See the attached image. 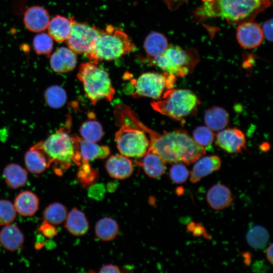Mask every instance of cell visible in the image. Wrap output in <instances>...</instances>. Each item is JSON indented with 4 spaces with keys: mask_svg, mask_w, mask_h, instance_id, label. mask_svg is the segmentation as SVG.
Returning a JSON list of instances; mask_svg holds the SVG:
<instances>
[{
    "mask_svg": "<svg viewBox=\"0 0 273 273\" xmlns=\"http://www.w3.org/2000/svg\"><path fill=\"white\" fill-rule=\"evenodd\" d=\"M200 104V100L192 91L176 88L167 89L162 99L151 103L156 111L178 120L195 112Z\"/></svg>",
    "mask_w": 273,
    "mask_h": 273,
    "instance_id": "cell-5",
    "label": "cell"
},
{
    "mask_svg": "<svg viewBox=\"0 0 273 273\" xmlns=\"http://www.w3.org/2000/svg\"><path fill=\"white\" fill-rule=\"evenodd\" d=\"M138 163L143 167L146 174L150 177L158 178L166 170V162L157 153L148 149Z\"/></svg>",
    "mask_w": 273,
    "mask_h": 273,
    "instance_id": "cell-18",
    "label": "cell"
},
{
    "mask_svg": "<svg viewBox=\"0 0 273 273\" xmlns=\"http://www.w3.org/2000/svg\"><path fill=\"white\" fill-rule=\"evenodd\" d=\"M3 175L7 185L13 189L24 186L28 179L27 170L15 163L8 164L4 170Z\"/></svg>",
    "mask_w": 273,
    "mask_h": 273,
    "instance_id": "cell-27",
    "label": "cell"
},
{
    "mask_svg": "<svg viewBox=\"0 0 273 273\" xmlns=\"http://www.w3.org/2000/svg\"><path fill=\"white\" fill-rule=\"evenodd\" d=\"M129 121L145 132L150 142L149 149L157 153L166 162H182L190 164L206 153L205 149L184 130L159 133L144 124L135 114L130 115Z\"/></svg>",
    "mask_w": 273,
    "mask_h": 273,
    "instance_id": "cell-1",
    "label": "cell"
},
{
    "mask_svg": "<svg viewBox=\"0 0 273 273\" xmlns=\"http://www.w3.org/2000/svg\"><path fill=\"white\" fill-rule=\"evenodd\" d=\"M24 161L28 170L34 174L43 172L52 162L39 143L31 147L26 152Z\"/></svg>",
    "mask_w": 273,
    "mask_h": 273,
    "instance_id": "cell-14",
    "label": "cell"
},
{
    "mask_svg": "<svg viewBox=\"0 0 273 273\" xmlns=\"http://www.w3.org/2000/svg\"><path fill=\"white\" fill-rule=\"evenodd\" d=\"M39 230L42 234L47 237H52L57 234V230L54 225L46 221H44Z\"/></svg>",
    "mask_w": 273,
    "mask_h": 273,
    "instance_id": "cell-40",
    "label": "cell"
},
{
    "mask_svg": "<svg viewBox=\"0 0 273 273\" xmlns=\"http://www.w3.org/2000/svg\"><path fill=\"white\" fill-rule=\"evenodd\" d=\"M71 19L57 15L50 20L47 29L48 34L53 40L58 42L66 41L71 31Z\"/></svg>",
    "mask_w": 273,
    "mask_h": 273,
    "instance_id": "cell-21",
    "label": "cell"
},
{
    "mask_svg": "<svg viewBox=\"0 0 273 273\" xmlns=\"http://www.w3.org/2000/svg\"><path fill=\"white\" fill-rule=\"evenodd\" d=\"M48 11L39 6L29 7L25 12L23 22L26 28L33 32H41L47 29L50 22Z\"/></svg>",
    "mask_w": 273,
    "mask_h": 273,
    "instance_id": "cell-13",
    "label": "cell"
},
{
    "mask_svg": "<svg viewBox=\"0 0 273 273\" xmlns=\"http://www.w3.org/2000/svg\"><path fill=\"white\" fill-rule=\"evenodd\" d=\"M120 126L115 133V142L120 153L127 157L140 158L147 152L150 142L147 134L128 122L116 118Z\"/></svg>",
    "mask_w": 273,
    "mask_h": 273,
    "instance_id": "cell-7",
    "label": "cell"
},
{
    "mask_svg": "<svg viewBox=\"0 0 273 273\" xmlns=\"http://www.w3.org/2000/svg\"><path fill=\"white\" fill-rule=\"evenodd\" d=\"M198 160L191 173L190 181L193 183L218 170L221 166L220 159L215 155L205 156Z\"/></svg>",
    "mask_w": 273,
    "mask_h": 273,
    "instance_id": "cell-20",
    "label": "cell"
},
{
    "mask_svg": "<svg viewBox=\"0 0 273 273\" xmlns=\"http://www.w3.org/2000/svg\"><path fill=\"white\" fill-rule=\"evenodd\" d=\"M270 0H203L196 14L201 18L220 17L232 24L252 21L267 8Z\"/></svg>",
    "mask_w": 273,
    "mask_h": 273,
    "instance_id": "cell-2",
    "label": "cell"
},
{
    "mask_svg": "<svg viewBox=\"0 0 273 273\" xmlns=\"http://www.w3.org/2000/svg\"><path fill=\"white\" fill-rule=\"evenodd\" d=\"M183 189L182 187H179L177 189L178 190V191L176 190V193L178 195H180L183 192V190L181 191V190Z\"/></svg>",
    "mask_w": 273,
    "mask_h": 273,
    "instance_id": "cell-44",
    "label": "cell"
},
{
    "mask_svg": "<svg viewBox=\"0 0 273 273\" xmlns=\"http://www.w3.org/2000/svg\"><path fill=\"white\" fill-rule=\"evenodd\" d=\"M120 270L119 268L114 264H108L102 266L99 272H120Z\"/></svg>",
    "mask_w": 273,
    "mask_h": 273,
    "instance_id": "cell-41",
    "label": "cell"
},
{
    "mask_svg": "<svg viewBox=\"0 0 273 273\" xmlns=\"http://www.w3.org/2000/svg\"><path fill=\"white\" fill-rule=\"evenodd\" d=\"M39 204V199L34 193L30 191H25L16 197L14 206L20 215L31 216L38 210Z\"/></svg>",
    "mask_w": 273,
    "mask_h": 273,
    "instance_id": "cell-22",
    "label": "cell"
},
{
    "mask_svg": "<svg viewBox=\"0 0 273 273\" xmlns=\"http://www.w3.org/2000/svg\"><path fill=\"white\" fill-rule=\"evenodd\" d=\"M79 151L81 161L89 162L98 159H104L110 154L107 146L99 145L78 136Z\"/></svg>",
    "mask_w": 273,
    "mask_h": 273,
    "instance_id": "cell-23",
    "label": "cell"
},
{
    "mask_svg": "<svg viewBox=\"0 0 273 273\" xmlns=\"http://www.w3.org/2000/svg\"><path fill=\"white\" fill-rule=\"evenodd\" d=\"M214 133L207 126H200L195 128L193 133V139L205 149L212 145L214 140Z\"/></svg>",
    "mask_w": 273,
    "mask_h": 273,
    "instance_id": "cell-34",
    "label": "cell"
},
{
    "mask_svg": "<svg viewBox=\"0 0 273 273\" xmlns=\"http://www.w3.org/2000/svg\"><path fill=\"white\" fill-rule=\"evenodd\" d=\"M106 168L110 176L117 179L129 177L133 170L132 161L122 154L110 156L106 161Z\"/></svg>",
    "mask_w": 273,
    "mask_h": 273,
    "instance_id": "cell-16",
    "label": "cell"
},
{
    "mask_svg": "<svg viewBox=\"0 0 273 273\" xmlns=\"http://www.w3.org/2000/svg\"><path fill=\"white\" fill-rule=\"evenodd\" d=\"M24 236L15 224L5 225L0 231V244L6 250L14 251L22 248Z\"/></svg>",
    "mask_w": 273,
    "mask_h": 273,
    "instance_id": "cell-19",
    "label": "cell"
},
{
    "mask_svg": "<svg viewBox=\"0 0 273 273\" xmlns=\"http://www.w3.org/2000/svg\"><path fill=\"white\" fill-rule=\"evenodd\" d=\"M245 263L246 264H249L251 261V257L249 256V254L245 253L244 255Z\"/></svg>",
    "mask_w": 273,
    "mask_h": 273,
    "instance_id": "cell-43",
    "label": "cell"
},
{
    "mask_svg": "<svg viewBox=\"0 0 273 273\" xmlns=\"http://www.w3.org/2000/svg\"><path fill=\"white\" fill-rule=\"evenodd\" d=\"M47 104L53 108L63 107L66 102L67 95L65 90L59 85H52L47 88L44 93Z\"/></svg>",
    "mask_w": 273,
    "mask_h": 273,
    "instance_id": "cell-32",
    "label": "cell"
},
{
    "mask_svg": "<svg viewBox=\"0 0 273 273\" xmlns=\"http://www.w3.org/2000/svg\"><path fill=\"white\" fill-rule=\"evenodd\" d=\"M65 123L63 127L45 141L39 142L52 162L64 169L68 168L73 162L79 165L81 164L78 136L76 135L71 136L69 134L71 124L70 116Z\"/></svg>",
    "mask_w": 273,
    "mask_h": 273,
    "instance_id": "cell-3",
    "label": "cell"
},
{
    "mask_svg": "<svg viewBox=\"0 0 273 273\" xmlns=\"http://www.w3.org/2000/svg\"><path fill=\"white\" fill-rule=\"evenodd\" d=\"M149 62L167 73L180 77L190 73L196 64L186 51L176 45L168 46L163 54Z\"/></svg>",
    "mask_w": 273,
    "mask_h": 273,
    "instance_id": "cell-8",
    "label": "cell"
},
{
    "mask_svg": "<svg viewBox=\"0 0 273 273\" xmlns=\"http://www.w3.org/2000/svg\"><path fill=\"white\" fill-rule=\"evenodd\" d=\"M65 227L70 233L78 236L87 232L89 225L84 213L76 208H73L67 215Z\"/></svg>",
    "mask_w": 273,
    "mask_h": 273,
    "instance_id": "cell-24",
    "label": "cell"
},
{
    "mask_svg": "<svg viewBox=\"0 0 273 273\" xmlns=\"http://www.w3.org/2000/svg\"><path fill=\"white\" fill-rule=\"evenodd\" d=\"M217 145L226 152L236 153L246 148L243 132L236 128H229L219 132L216 135Z\"/></svg>",
    "mask_w": 273,
    "mask_h": 273,
    "instance_id": "cell-12",
    "label": "cell"
},
{
    "mask_svg": "<svg viewBox=\"0 0 273 273\" xmlns=\"http://www.w3.org/2000/svg\"><path fill=\"white\" fill-rule=\"evenodd\" d=\"M266 255L267 259L272 264V244H271L266 249Z\"/></svg>",
    "mask_w": 273,
    "mask_h": 273,
    "instance_id": "cell-42",
    "label": "cell"
},
{
    "mask_svg": "<svg viewBox=\"0 0 273 273\" xmlns=\"http://www.w3.org/2000/svg\"><path fill=\"white\" fill-rule=\"evenodd\" d=\"M269 235L264 227L254 225L250 227L246 234V240L249 246L254 249H262L267 245Z\"/></svg>",
    "mask_w": 273,
    "mask_h": 273,
    "instance_id": "cell-29",
    "label": "cell"
},
{
    "mask_svg": "<svg viewBox=\"0 0 273 273\" xmlns=\"http://www.w3.org/2000/svg\"><path fill=\"white\" fill-rule=\"evenodd\" d=\"M32 45L37 55L49 56L53 49V39L49 34L40 32L34 36Z\"/></svg>",
    "mask_w": 273,
    "mask_h": 273,
    "instance_id": "cell-33",
    "label": "cell"
},
{
    "mask_svg": "<svg viewBox=\"0 0 273 273\" xmlns=\"http://www.w3.org/2000/svg\"><path fill=\"white\" fill-rule=\"evenodd\" d=\"M50 65L57 73H65L73 70L77 63L76 53L70 48L62 47L57 49L50 56Z\"/></svg>",
    "mask_w": 273,
    "mask_h": 273,
    "instance_id": "cell-15",
    "label": "cell"
},
{
    "mask_svg": "<svg viewBox=\"0 0 273 273\" xmlns=\"http://www.w3.org/2000/svg\"><path fill=\"white\" fill-rule=\"evenodd\" d=\"M206 200L212 209L222 210L230 206L232 202L231 191L224 185L215 184L208 190Z\"/></svg>",
    "mask_w": 273,
    "mask_h": 273,
    "instance_id": "cell-17",
    "label": "cell"
},
{
    "mask_svg": "<svg viewBox=\"0 0 273 273\" xmlns=\"http://www.w3.org/2000/svg\"><path fill=\"white\" fill-rule=\"evenodd\" d=\"M118 223L111 217H104L100 219L95 226L96 236L104 241L113 240L118 235Z\"/></svg>",
    "mask_w": 273,
    "mask_h": 273,
    "instance_id": "cell-28",
    "label": "cell"
},
{
    "mask_svg": "<svg viewBox=\"0 0 273 273\" xmlns=\"http://www.w3.org/2000/svg\"><path fill=\"white\" fill-rule=\"evenodd\" d=\"M85 93L95 105L102 100L111 102L115 91L108 73L92 62L80 64L77 74Z\"/></svg>",
    "mask_w": 273,
    "mask_h": 273,
    "instance_id": "cell-6",
    "label": "cell"
},
{
    "mask_svg": "<svg viewBox=\"0 0 273 273\" xmlns=\"http://www.w3.org/2000/svg\"><path fill=\"white\" fill-rule=\"evenodd\" d=\"M81 163L82 164L80 165H81V169L78 173L79 178L83 183H90L96 177L95 171L92 169L88 162L82 161Z\"/></svg>",
    "mask_w": 273,
    "mask_h": 273,
    "instance_id": "cell-37",
    "label": "cell"
},
{
    "mask_svg": "<svg viewBox=\"0 0 273 273\" xmlns=\"http://www.w3.org/2000/svg\"><path fill=\"white\" fill-rule=\"evenodd\" d=\"M263 36L268 41H272V19L264 22L261 28Z\"/></svg>",
    "mask_w": 273,
    "mask_h": 273,
    "instance_id": "cell-38",
    "label": "cell"
},
{
    "mask_svg": "<svg viewBox=\"0 0 273 273\" xmlns=\"http://www.w3.org/2000/svg\"><path fill=\"white\" fill-rule=\"evenodd\" d=\"M81 138L86 141L96 143L100 141L104 135L102 125L94 120L84 122L79 129Z\"/></svg>",
    "mask_w": 273,
    "mask_h": 273,
    "instance_id": "cell-30",
    "label": "cell"
},
{
    "mask_svg": "<svg viewBox=\"0 0 273 273\" xmlns=\"http://www.w3.org/2000/svg\"><path fill=\"white\" fill-rule=\"evenodd\" d=\"M175 80V75L165 72L162 74L144 73L135 81V90L132 96L134 98L146 97L158 100L165 89L172 88Z\"/></svg>",
    "mask_w": 273,
    "mask_h": 273,
    "instance_id": "cell-9",
    "label": "cell"
},
{
    "mask_svg": "<svg viewBox=\"0 0 273 273\" xmlns=\"http://www.w3.org/2000/svg\"><path fill=\"white\" fill-rule=\"evenodd\" d=\"M45 221L53 224L58 225L65 220L67 215L66 207L59 202L48 205L43 211Z\"/></svg>",
    "mask_w": 273,
    "mask_h": 273,
    "instance_id": "cell-31",
    "label": "cell"
},
{
    "mask_svg": "<svg viewBox=\"0 0 273 273\" xmlns=\"http://www.w3.org/2000/svg\"><path fill=\"white\" fill-rule=\"evenodd\" d=\"M16 216V211L13 204L8 200H0V225L12 223Z\"/></svg>",
    "mask_w": 273,
    "mask_h": 273,
    "instance_id": "cell-35",
    "label": "cell"
},
{
    "mask_svg": "<svg viewBox=\"0 0 273 273\" xmlns=\"http://www.w3.org/2000/svg\"><path fill=\"white\" fill-rule=\"evenodd\" d=\"M168 46L167 39L163 34L158 32L149 34L145 39L144 49L149 62L163 54Z\"/></svg>",
    "mask_w": 273,
    "mask_h": 273,
    "instance_id": "cell-25",
    "label": "cell"
},
{
    "mask_svg": "<svg viewBox=\"0 0 273 273\" xmlns=\"http://www.w3.org/2000/svg\"><path fill=\"white\" fill-rule=\"evenodd\" d=\"M236 34L240 46L248 49L259 46L264 37L261 27L251 21L240 23L237 28Z\"/></svg>",
    "mask_w": 273,
    "mask_h": 273,
    "instance_id": "cell-11",
    "label": "cell"
},
{
    "mask_svg": "<svg viewBox=\"0 0 273 273\" xmlns=\"http://www.w3.org/2000/svg\"><path fill=\"white\" fill-rule=\"evenodd\" d=\"M204 122L206 125L212 131L221 130L229 123V115L223 108L213 106L205 112Z\"/></svg>",
    "mask_w": 273,
    "mask_h": 273,
    "instance_id": "cell-26",
    "label": "cell"
},
{
    "mask_svg": "<svg viewBox=\"0 0 273 273\" xmlns=\"http://www.w3.org/2000/svg\"><path fill=\"white\" fill-rule=\"evenodd\" d=\"M135 46L128 34L111 25L102 30L92 51L86 57L92 63L112 61L133 52Z\"/></svg>",
    "mask_w": 273,
    "mask_h": 273,
    "instance_id": "cell-4",
    "label": "cell"
},
{
    "mask_svg": "<svg viewBox=\"0 0 273 273\" xmlns=\"http://www.w3.org/2000/svg\"><path fill=\"white\" fill-rule=\"evenodd\" d=\"M90 188L88 195L90 197L96 199H100L104 196L105 189L103 185H95Z\"/></svg>",
    "mask_w": 273,
    "mask_h": 273,
    "instance_id": "cell-39",
    "label": "cell"
},
{
    "mask_svg": "<svg viewBox=\"0 0 273 273\" xmlns=\"http://www.w3.org/2000/svg\"><path fill=\"white\" fill-rule=\"evenodd\" d=\"M169 170V177L176 184L185 182L190 174L187 167L179 162L174 163Z\"/></svg>",
    "mask_w": 273,
    "mask_h": 273,
    "instance_id": "cell-36",
    "label": "cell"
},
{
    "mask_svg": "<svg viewBox=\"0 0 273 273\" xmlns=\"http://www.w3.org/2000/svg\"><path fill=\"white\" fill-rule=\"evenodd\" d=\"M72 28L66 40L69 48L77 54L87 55L93 50L101 30L87 23L71 18Z\"/></svg>",
    "mask_w": 273,
    "mask_h": 273,
    "instance_id": "cell-10",
    "label": "cell"
}]
</instances>
